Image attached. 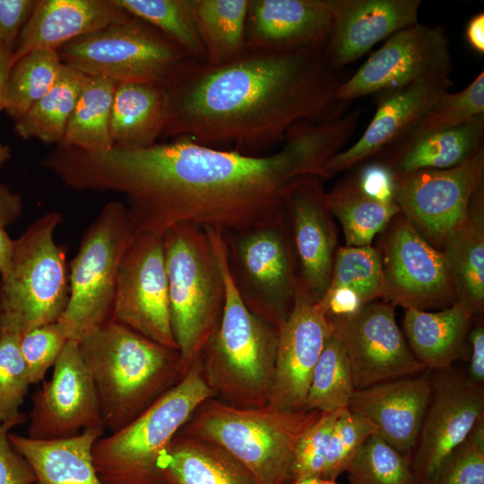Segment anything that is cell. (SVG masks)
Segmentation results:
<instances>
[{"label":"cell","instance_id":"obj_1","mask_svg":"<svg viewBox=\"0 0 484 484\" xmlns=\"http://www.w3.org/2000/svg\"><path fill=\"white\" fill-rule=\"evenodd\" d=\"M358 122L349 113L300 123L288 132L280 150L264 155L212 148L185 137L143 149L67 148L59 153L56 173L76 191L124 194L135 232L163 235L181 222L239 231L283 214L291 184L304 175L320 177Z\"/></svg>","mask_w":484,"mask_h":484},{"label":"cell","instance_id":"obj_2","mask_svg":"<svg viewBox=\"0 0 484 484\" xmlns=\"http://www.w3.org/2000/svg\"><path fill=\"white\" fill-rule=\"evenodd\" d=\"M325 48L287 53L246 52L221 65L194 61L166 88L161 137L246 155H264L304 122L341 117V81Z\"/></svg>","mask_w":484,"mask_h":484},{"label":"cell","instance_id":"obj_3","mask_svg":"<svg viewBox=\"0 0 484 484\" xmlns=\"http://www.w3.org/2000/svg\"><path fill=\"white\" fill-rule=\"evenodd\" d=\"M225 286L220 324L203 349V374L215 398L232 406L268 404L275 370L278 329L251 312L231 278L223 232L205 228Z\"/></svg>","mask_w":484,"mask_h":484},{"label":"cell","instance_id":"obj_4","mask_svg":"<svg viewBox=\"0 0 484 484\" xmlns=\"http://www.w3.org/2000/svg\"><path fill=\"white\" fill-rule=\"evenodd\" d=\"M97 392L105 429L114 433L182 377L178 350L109 320L78 341Z\"/></svg>","mask_w":484,"mask_h":484},{"label":"cell","instance_id":"obj_5","mask_svg":"<svg viewBox=\"0 0 484 484\" xmlns=\"http://www.w3.org/2000/svg\"><path fill=\"white\" fill-rule=\"evenodd\" d=\"M321 413L267 405L241 408L212 397L195 410L179 433L221 447L257 484H287L296 445Z\"/></svg>","mask_w":484,"mask_h":484},{"label":"cell","instance_id":"obj_6","mask_svg":"<svg viewBox=\"0 0 484 484\" xmlns=\"http://www.w3.org/2000/svg\"><path fill=\"white\" fill-rule=\"evenodd\" d=\"M162 237L171 327L183 376L220 324L224 280L205 228L181 222Z\"/></svg>","mask_w":484,"mask_h":484},{"label":"cell","instance_id":"obj_7","mask_svg":"<svg viewBox=\"0 0 484 484\" xmlns=\"http://www.w3.org/2000/svg\"><path fill=\"white\" fill-rule=\"evenodd\" d=\"M215 398L199 358L187 372L121 429L100 436L92 448L94 467L104 484H165L161 454L207 399Z\"/></svg>","mask_w":484,"mask_h":484},{"label":"cell","instance_id":"obj_8","mask_svg":"<svg viewBox=\"0 0 484 484\" xmlns=\"http://www.w3.org/2000/svg\"><path fill=\"white\" fill-rule=\"evenodd\" d=\"M63 215L35 220L15 240L10 265L0 279V331L18 335L63 315L69 298L65 247L55 240Z\"/></svg>","mask_w":484,"mask_h":484},{"label":"cell","instance_id":"obj_9","mask_svg":"<svg viewBox=\"0 0 484 484\" xmlns=\"http://www.w3.org/2000/svg\"><path fill=\"white\" fill-rule=\"evenodd\" d=\"M56 52L64 65L88 76L162 87L195 61L159 30L133 15L64 44Z\"/></svg>","mask_w":484,"mask_h":484},{"label":"cell","instance_id":"obj_10","mask_svg":"<svg viewBox=\"0 0 484 484\" xmlns=\"http://www.w3.org/2000/svg\"><path fill=\"white\" fill-rule=\"evenodd\" d=\"M135 233L125 203H108L84 231L68 266L69 298L58 320L79 341L111 320L124 252Z\"/></svg>","mask_w":484,"mask_h":484},{"label":"cell","instance_id":"obj_11","mask_svg":"<svg viewBox=\"0 0 484 484\" xmlns=\"http://www.w3.org/2000/svg\"><path fill=\"white\" fill-rule=\"evenodd\" d=\"M223 236L229 272L240 298L251 312L278 329L294 307L298 287L286 213Z\"/></svg>","mask_w":484,"mask_h":484},{"label":"cell","instance_id":"obj_12","mask_svg":"<svg viewBox=\"0 0 484 484\" xmlns=\"http://www.w3.org/2000/svg\"><path fill=\"white\" fill-rule=\"evenodd\" d=\"M393 177V200L400 212L431 246L443 250L464 223L471 199L483 186V144L454 168Z\"/></svg>","mask_w":484,"mask_h":484},{"label":"cell","instance_id":"obj_13","mask_svg":"<svg viewBox=\"0 0 484 484\" xmlns=\"http://www.w3.org/2000/svg\"><path fill=\"white\" fill-rule=\"evenodd\" d=\"M384 233L380 254L384 299L403 308H445L455 302L452 269L444 250L431 246L403 215Z\"/></svg>","mask_w":484,"mask_h":484},{"label":"cell","instance_id":"obj_14","mask_svg":"<svg viewBox=\"0 0 484 484\" xmlns=\"http://www.w3.org/2000/svg\"><path fill=\"white\" fill-rule=\"evenodd\" d=\"M111 320L178 350L171 327L162 235L134 234L119 265Z\"/></svg>","mask_w":484,"mask_h":484},{"label":"cell","instance_id":"obj_15","mask_svg":"<svg viewBox=\"0 0 484 484\" xmlns=\"http://www.w3.org/2000/svg\"><path fill=\"white\" fill-rule=\"evenodd\" d=\"M453 70L449 41L441 26L419 22L388 39L348 80L335 98L341 103L438 77Z\"/></svg>","mask_w":484,"mask_h":484},{"label":"cell","instance_id":"obj_16","mask_svg":"<svg viewBox=\"0 0 484 484\" xmlns=\"http://www.w3.org/2000/svg\"><path fill=\"white\" fill-rule=\"evenodd\" d=\"M438 371L411 458L413 484H435L449 454L484 415L483 385L450 368Z\"/></svg>","mask_w":484,"mask_h":484},{"label":"cell","instance_id":"obj_17","mask_svg":"<svg viewBox=\"0 0 484 484\" xmlns=\"http://www.w3.org/2000/svg\"><path fill=\"white\" fill-rule=\"evenodd\" d=\"M328 319L341 331L355 390L427 369L398 326L392 304L370 302L350 316Z\"/></svg>","mask_w":484,"mask_h":484},{"label":"cell","instance_id":"obj_18","mask_svg":"<svg viewBox=\"0 0 484 484\" xmlns=\"http://www.w3.org/2000/svg\"><path fill=\"white\" fill-rule=\"evenodd\" d=\"M28 437L56 440L87 428H103L99 402L78 341L69 340L51 378L33 395Z\"/></svg>","mask_w":484,"mask_h":484},{"label":"cell","instance_id":"obj_19","mask_svg":"<svg viewBox=\"0 0 484 484\" xmlns=\"http://www.w3.org/2000/svg\"><path fill=\"white\" fill-rule=\"evenodd\" d=\"M322 177L308 174L290 186L285 202L298 263V288L318 301L330 285L337 235L325 200Z\"/></svg>","mask_w":484,"mask_h":484},{"label":"cell","instance_id":"obj_20","mask_svg":"<svg viewBox=\"0 0 484 484\" xmlns=\"http://www.w3.org/2000/svg\"><path fill=\"white\" fill-rule=\"evenodd\" d=\"M332 328L324 307L298 287L294 307L278 327L274 379L267 406L306 410L313 370Z\"/></svg>","mask_w":484,"mask_h":484},{"label":"cell","instance_id":"obj_21","mask_svg":"<svg viewBox=\"0 0 484 484\" xmlns=\"http://www.w3.org/2000/svg\"><path fill=\"white\" fill-rule=\"evenodd\" d=\"M453 85L450 77L417 82L378 92L376 111L360 138L322 168L328 178L398 143Z\"/></svg>","mask_w":484,"mask_h":484},{"label":"cell","instance_id":"obj_22","mask_svg":"<svg viewBox=\"0 0 484 484\" xmlns=\"http://www.w3.org/2000/svg\"><path fill=\"white\" fill-rule=\"evenodd\" d=\"M333 18V0H249L246 52L325 48Z\"/></svg>","mask_w":484,"mask_h":484},{"label":"cell","instance_id":"obj_23","mask_svg":"<svg viewBox=\"0 0 484 484\" xmlns=\"http://www.w3.org/2000/svg\"><path fill=\"white\" fill-rule=\"evenodd\" d=\"M419 0H333V18L324 51L337 71L376 44L418 22Z\"/></svg>","mask_w":484,"mask_h":484},{"label":"cell","instance_id":"obj_24","mask_svg":"<svg viewBox=\"0 0 484 484\" xmlns=\"http://www.w3.org/2000/svg\"><path fill=\"white\" fill-rule=\"evenodd\" d=\"M430 371L355 390L347 409L368 419L386 443L411 459L431 399Z\"/></svg>","mask_w":484,"mask_h":484},{"label":"cell","instance_id":"obj_25","mask_svg":"<svg viewBox=\"0 0 484 484\" xmlns=\"http://www.w3.org/2000/svg\"><path fill=\"white\" fill-rule=\"evenodd\" d=\"M130 16L117 0H37L13 52V64L30 51L56 50Z\"/></svg>","mask_w":484,"mask_h":484},{"label":"cell","instance_id":"obj_26","mask_svg":"<svg viewBox=\"0 0 484 484\" xmlns=\"http://www.w3.org/2000/svg\"><path fill=\"white\" fill-rule=\"evenodd\" d=\"M103 428H87L77 436L37 440L16 434L8 438L31 467L33 484H104L93 463L92 448Z\"/></svg>","mask_w":484,"mask_h":484},{"label":"cell","instance_id":"obj_27","mask_svg":"<svg viewBox=\"0 0 484 484\" xmlns=\"http://www.w3.org/2000/svg\"><path fill=\"white\" fill-rule=\"evenodd\" d=\"M403 329L417 359L429 370H444L462 359L473 314L462 305L430 312L404 308Z\"/></svg>","mask_w":484,"mask_h":484},{"label":"cell","instance_id":"obj_28","mask_svg":"<svg viewBox=\"0 0 484 484\" xmlns=\"http://www.w3.org/2000/svg\"><path fill=\"white\" fill-rule=\"evenodd\" d=\"M158 468L165 484H257L221 447L179 432L161 454Z\"/></svg>","mask_w":484,"mask_h":484},{"label":"cell","instance_id":"obj_29","mask_svg":"<svg viewBox=\"0 0 484 484\" xmlns=\"http://www.w3.org/2000/svg\"><path fill=\"white\" fill-rule=\"evenodd\" d=\"M169 112L165 87L141 83H117L110 116V135L114 145L143 149L161 137Z\"/></svg>","mask_w":484,"mask_h":484},{"label":"cell","instance_id":"obj_30","mask_svg":"<svg viewBox=\"0 0 484 484\" xmlns=\"http://www.w3.org/2000/svg\"><path fill=\"white\" fill-rule=\"evenodd\" d=\"M484 114L464 124L389 149L384 164L393 176L421 169H445L463 162L483 144Z\"/></svg>","mask_w":484,"mask_h":484},{"label":"cell","instance_id":"obj_31","mask_svg":"<svg viewBox=\"0 0 484 484\" xmlns=\"http://www.w3.org/2000/svg\"><path fill=\"white\" fill-rule=\"evenodd\" d=\"M448 258L455 302L473 315L484 307V189L474 194L468 216L443 249Z\"/></svg>","mask_w":484,"mask_h":484},{"label":"cell","instance_id":"obj_32","mask_svg":"<svg viewBox=\"0 0 484 484\" xmlns=\"http://www.w3.org/2000/svg\"><path fill=\"white\" fill-rule=\"evenodd\" d=\"M249 0H194L198 33L209 65H221L246 53Z\"/></svg>","mask_w":484,"mask_h":484},{"label":"cell","instance_id":"obj_33","mask_svg":"<svg viewBox=\"0 0 484 484\" xmlns=\"http://www.w3.org/2000/svg\"><path fill=\"white\" fill-rule=\"evenodd\" d=\"M117 84L104 77L88 76L64 136L56 146L88 152H101L113 147L109 125Z\"/></svg>","mask_w":484,"mask_h":484},{"label":"cell","instance_id":"obj_34","mask_svg":"<svg viewBox=\"0 0 484 484\" xmlns=\"http://www.w3.org/2000/svg\"><path fill=\"white\" fill-rule=\"evenodd\" d=\"M330 212L342 227L347 246H371L400 212L394 201H383L366 194L356 179L343 182L325 194Z\"/></svg>","mask_w":484,"mask_h":484},{"label":"cell","instance_id":"obj_35","mask_svg":"<svg viewBox=\"0 0 484 484\" xmlns=\"http://www.w3.org/2000/svg\"><path fill=\"white\" fill-rule=\"evenodd\" d=\"M88 75L64 65L54 86L24 115L14 121L22 139L56 145L62 140Z\"/></svg>","mask_w":484,"mask_h":484},{"label":"cell","instance_id":"obj_36","mask_svg":"<svg viewBox=\"0 0 484 484\" xmlns=\"http://www.w3.org/2000/svg\"><path fill=\"white\" fill-rule=\"evenodd\" d=\"M332 325L313 370L306 400L307 411L328 413L347 409L355 392L341 331L333 323Z\"/></svg>","mask_w":484,"mask_h":484},{"label":"cell","instance_id":"obj_37","mask_svg":"<svg viewBox=\"0 0 484 484\" xmlns=\"http://www.w3.org/2000/svg\"><path fill=\"white\" fill-rule=\"evenodd\" d=\"M64 64L53 49L30 51L15 60L7 82L4 111L16 120L58 80Z\"/></svg>","mask_w":484,"mask_h":484},{"label":"cell","instance_id":"obj_38","mask_svg":"<svg viewBox=\"0 0 484 484\" xmlns=\"http://www.w3.org/2000/svg\"><path fill=\"white\" fill-rule=\"evenodd\" d=\"M128 13L148 22L185 50L205 62L194 16V0H117Z\"/></svg>","mask_w":484,"mask_h":484},{"label":"cell","instance_id":"obj_39","mask_svg":"<svg viewBox=\"0 0 484 484\" xmlns=\"http://www.w3.org/2000/svg\"><path fill=\"white\" fill-rule=\"evenodd\" d=\"M336 288L355 291L364 304L384 298L385 279L377 249L371 246L337 248L327 290Z\"/></svg>","mask_w":484,"mask_h":484},{"label":"cell","instance_id":"obj_40","mask_svg":"<svg viewBox=\"0 0 484 484\" xmlns=\"http://www.w3.org/2000/svg\"><path fill=\"white\" fill-rule=\"evenodd\" d=\"M345 471L351 484H413L410 457L377 433L363 443Z\"/></svg>","mask_w":484,"mask_h":484},{"label":"cell","instance_id":"obj_41","mask_svg":"<svg viewBox=\"0 0 484 484\" xmlns=\"http://www.w3.org/2000/svg\"><path fill=\"white\" fill-rule=\"evenodd\" d=\"M483 114L484 73L481 72L460 92H446L444 94L418 124L393 147L406 144L426 135L459 126L468 120Z\"/></svg>","mask_w":484,"mask_h":484},{"label":"cell","instance_id":"obj_42","mask_svg":"<svg viewBox=\"0 0 484 484\" xmlns=\"http://www.w3.org/2000/svg\"><path fill=\"white\" fill-rule=\"evenodd\" d=\"M19 342L20 335L0 331V423L26 420L20 407L31 384Z\"/></svg>","mask_w":484,"mask_h":484},{"label":"cell","instance_id":"obj_43","mask_svg":"<svg viewBox=\"0 0 484 484\" xmlns=\"http://www.w3.org/2000/svg\"><path fill=\"white\" fill-rule=\"evenodd\" d=\"M376 428L368 419L342 409L330 438L326 464L322 480H335Z\"/></svg>","mask_w":484,"mask_h":484},{"label":"cell","instance_id":"obj_44","mask_svg":"<svg viewBox=\"0 0 484 484\" xmlns=\"http://www.w3.org/2000/svg\"><path fill=\"white\" fill-rule=\"evenodd\" d=\"M341 411L322 412L301 436L293 454L290 483L307 477L323 478L330 438Z\"/></svg>","mask_w":484,"mask_h":484},{"label":"cell","instance_id":"obj_45","mask_svg":"<svg viewBox=\"0 0 484 484\" xmlns=\"http://www.w3.org/2000/svg\"><path fill=\"white\" fill-rule=\"evenodd\" d=\"M68 341L65 329L59 321L32 328L20 335V350L30 384L44 379Z\"/></svg>","mask_w":484,"mask_h":484},{"label":"cell","instance_id":"obj_46","mask_svg":"<svg viewBox=\"0 0 484 484\" xmlns=\"http://www.w3.org/2000/svg\"><path fill=\"white\" fill-rule=\"evenodd\" d=\"M435 484H484V415L449 454Z\"/></svg>","mask_w":484,"mask_h":484},{"label":"cell","instance_id":"obj_47","mask_svg":"<svg viewBox=\"0 0 484 484\" xmlns=\"http://www.w3.org/2000/svg\"><path fill=\"white\" fill-rule=\"evenodd\" d=\"M37 0H0V48L13 54Z\"/></svg>","mask_w":484,"mask_h":484},{"label":"cell","instance_id":"obj_48","mask_svg":"<svg viewBox=\"0 0 484 484\" xmlns=\"http://www.w3.org/2000/svg\"><path fill=\"white\" fill-rule=\"evenodd\" d=\"M15 426L13 421L0 423V484H33L31 467L8 438L9 430Z\"/></svg>","mask_w":484,"mask_h":484},{"label":"cell","instance_id":"obj_49","mask_svg":"<svg viewBox=\"0 0 484 484\" xmlns=\"http://www.w3.org/2000/svg\"><path fill=\"white\" fill-rule=\"evenodd\" d=\"M356 180L368 195L383 201H394V177L384 164L376 163L365 167Z\"/></svg>","mask_w":484,"mask_h":484},{"label":"cell","instance_id":"obj_50","mask_svg":"<svg viewBox=\"0 0 484 484\" xmlns=\"http://www.w3.org/2000/svg\"><path fill=\"white\" fill-rule=\"evenodd\" d=\"M318 301L326 309V315L330 319L350 316L366 305L355 291L348 288L327 290Z\"/></svg>","mask_w":484,"mask_h":484},{"label":"cell","instance_id":"obj_51","mask_svg":"<svg viewBox=\"0 0 484 484\" xmlns=\"http://www.w3.org/2000/svg\"><path fill=\"white\" fill-rule=\"evenodd\" d=\"M468 339L471 347L469 375L471 381L483 385L484 383V328L477 325L469 334Z\"/></svg>","mask_w":484,"mask_h":484},{"label":"cell","instance_id":"obj_52","mask_svg":"<svg viewBox=\"0 0 484 484\" xmlns=\"http://www.w3.org/2000/svg\"><path fill=\"white\" fill-rule=\"evenodd\" d=\"M22 211L21 196L0 184V228L4 229L15 221Z\"/></svg>","mask_w":484,"mask_h":484},{"label":"cell","instance_id":"obj_53","mask_svg":"<svg viewBox=\"0 0 484 484\" xmlns=\"http://www.w3.org/2000/svg\"><path fill=\"white\" fill-rule=\"evenodd\" d=\"M465 39L474 51L484 54V13H478L470 19L465 29Z\"/></svg>","mask_w":484,"mask_h":484},{"label":"cell","instance_id":"obj_54","mask_svg":"<svg viewBox=\"0 0 484 484\" xmlns=\"http://www.w3.org/2000/svg\"><path fill=\"white\" fill-rule=\"evenodd\" d=\"M13 54L0 48V112L4 110L9 73L13 66Z\"/></svg>","mask_w":484,"mask_h":484},{"label":"cell","instance_id":"obj_55","mask_svg":"<svg viewBox=\"0 0 484 484\" xmlns=\"http://www.w3.org/2000/svg\"><path fill=\"white\" fill-rule=\"evenodd\" d=\"M15 240L12 239L4 229L0 228V275L8 269L14 251Z\"/></svg>","mask_w":484,"mask_h":484},{"label":"cell","instance_id":"obj_56","mask_svg":"<svg viewBox=\"0 0 484 484\" xmlns=\"http://www.w3.org/2000/svg\"><path fill=\"white\" fill-rule=\"evenodd\" d=\"M11 148L0 143V168L10 159Z\"/></svg>","mask_w":484,"mask_h":484},{"label":"cell","instance_id":"obj_57","mask_svg":"<svg viewBox=\"0 0 484 484\" xmlns=\"http://www.w3.org/2000/svg\"><path fill=\"white\" fill-rule=\"evenodd\" d=\"M290 484H321V479L318 477H307L296 480Z\"/></svg>","mask_w":484,"mask_h":484},{"label":"cell","instance_id":"obj_58","mask_svg":"<svg viewBox=\"0 0 484 484\" xmlns=\"http://www.w3.org/2000/svg\"><path fill=\"white\" fill-rule=\"evenodd\" d=\"M321 484H339L335 480H322L321 479Z\"/></svg>","mask_w":484,"mask_h":484}]
</instances>
